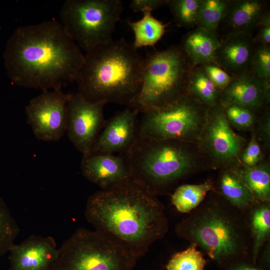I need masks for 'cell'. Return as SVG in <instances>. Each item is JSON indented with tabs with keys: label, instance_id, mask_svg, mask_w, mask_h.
Returning <instances> with one entry per match:
<instances>
[{
	"label": "cell",
	"instance_id": "1",
	"mask_svg": "<svg viewBox=\"0 0 270 270\" xmlns=\"http://www.w3.org/2000/svg\"><path fill=\"white\" fill-rule=\"evenodd\" d=\"M4 59L14 84L45 90L76 82L84 54L60 22L49 20L17 28Z\"/></svg>",
	"mask_w": 270,
	"mask_h": 270
},
{
	"label": "cell",
	"instance_id": "2",
	"mask_svg": "<svg viewBox=\"0 0 270 270\" xmlns=\"http://www.w3.org/2000/svg\"><path fill=\"white\" fill-rule=\"evenodd\" d=\"M86 220L95 230L122 246L139 259L168 230L164 204L132 179L101 189L88 200Z\"/></svg>",
	"mask_w": 270,
	"mask_h": 270
},
{
	"label": "cell",
	"instance_id": "3",
	"mask_svg": "<svg viewBox=\"0 0 270 270\" xmlns=\"http://www.w3.org/2000/svg\"><path fill=\"white\" fill-rule=\"evenodd\" d=\"M176 236L200 248L224 270L252 262V240L246 212L233 206L214 190L175 226Z\"/></svg>",
	"mask_w": 270,
	"mask_h": 270
},
{
	"label": "cell",
	"instance_id": "4",
	"mask_svg": "<svg viewBox=\"0 0 270 270\" xmlns=\"http://www.w3.org/2000/svg\"><path fill=\"white\" fill-rule=\"evenodd\" d=\"M144 58L124 38L84 54L76 82L78 92L92 102L129 106L142 85Z\"/></svg>",
	"mask_w": 270,
	"mask_h": 270
},
{
	"label": "cell",
	"instance_id": "5",
	"mask_svg": "<svg viewBox=\"0 0 270 270\" xmlns=\"http://www.w3.org/2000/svg\"><path fill=\"white\" fill-rule=\"evenodd\" d=\"M124 153L131 179L156 196L168 194L185 179L214 169L196 143L137 136Z\"/></svg>",
	"mask_w": 270,
	"mask_h": 270
},
{
	"label": "cell",
	"instance_id": "6",
	"mask_svg": "<svg viewBox=\"0 0 270 270\" xmlns=\"http://www.w3.org/2000/svg\"><path fill=\"white\" fill-rule=\"evenodd\" d=\"M194 66L180 45L148 54L144 58L140 90L128 106L142 112L185 95Z\"/></svg>",
	"mask_w": 270,
	"mask_h": 270
},
{
	"label": "cell",
	"instance_id": "7",
	"mask_svg": "<svg viewBox=\"0 0 270 270\" xmlns=\"http://www.w3.org/2000/svg\"><path fill=\"white\" fill-rule=\"evenodd\" d=\"M138 260L107 235L80 228L58 248L52 270H132Z\"/></svg>",
	"mask_w": 270,
	"mask_h": 270
},
{
	"label": "cell",
	"instance_id": "8",
	"mask_svg": "<svg viewBox=\"0 0 270 270\" xmlns=\"http://www.w3.org/2000/svg\"><path fill=\"white\" fill-rule=\"evenodd\" d=\"M123 10L120 0H67L60 10V24L86 52L113 40Z\"/></svg>",
	"mask_w": 270,
	"mask_h": 270
},
{
	"label": "cell",
	"instance_id": "9",
	"mask_svg": "<svg viewBox=\"0 0 270 270\" xmlns=\"http://www.w3.org/2000/svg\"><path fill=\"white\" fill-rule=\"evenodd\" d=\"M208 109L186 94L166 105L142 112L137 136L198 144L206 122Z\"/></svg>",
	"mask_w": 270,
	"mask_h": 270
},
{
	"label": "cell",
	"instance_id": "10",
	"mask_svg": "<svg viewBox=\"0 0 270 270\" xmlns=\"http://www.w3.org/2000/svg\"><path fill=\"white\" fill-rule=\"evenodd\" d=\"M198 144L214 169L236 168L240 164L245 139L236 134L218 104L208 108L206 120Z\"/></svg>",
	"mask_w": 270,
	"mask_h": 270
},
{
	"label": "cell",
	"instance_id": "11",
	"mask_svg": "<svg viewBox=\"0 0 270 270\" xmlns=\"http://www.w3.org/2000/svg\"><path fill=\"white\" fill-rule=\"evenodd\" d=\"M70 94L61 88L42 90L30 100L25 111L27 122L36 138L59 140L66 131L67 104Z\"/></svg>",
	"mask_w": 270,
	"mask_h": 270
},
{
	"label": "cell",
	"instance_id": "12",
	"mask_svg": "<svg viewBox=\"0 0 270 270\" xmlns=\"http://www.w3.org/2000/svg\"><path fill=\"white\" fill-rule=\"evenodd\" d=\"M104 102H92L80 92L70 94L67 104L68 136L83 155L90 153L104 125Z\"/></svg>",
	"mask_w": 270,
	"mask_h": 270
},
{
	"label": "cell",
	"instance_id": "13",
	"mask_svg": "<svg viewBox=\"0 0 270 270\" xmlns=\"http://www.w3.org/2000/svg\"><path fill=\"white\" fill-rule=\"evenodd\" d=\"M139 112L130 106L112 118L98 134L89 154L124 152L137 137Z\"/></svg>",
	"mask_w": 270,
	"mask_h": 270
},
{
	"label": "cell",
	"instance_id": "14",
	"mask_svg": "<svg viewBox=\"0 0 270 270\" xmlns=\"http://www.w3.org/2000/svg\"><path fill=\"white\" fill-rule=\"evenodd\" d=\"M9 252V270H52L58 248L52 237L32 235Z\"/></svg>",
	"mask_w": 270,
	"mask_h": 270
},
{
	"label": "cell",
	"instance_id": "15",
	"mask_svg": "<svg viewBox=\"0 0 270 270\" xmlns=\"http://www.w3.org/2000/svg\"><path fill=\"white\" fill-rule=\"evenodd\" d=\"M270 82L256 76L252 70L233 76L228 86L220 92V104L222 107L237 104L254 112L270 102Z\"/></svg>",
	"mask_w": 270,
	"mask_h": 270
},
{
	"label": "cell",
	"instance_id": "16",
	"mask_svg": "<svg viewBox=\"0 0 270 270\" xmlns=\"http://www.w3.org/2000/svg\"><path fill=\"white\" fill-rule=\"evenodd\" d=\"M80 169L88 180L101 189L131 179L128 166L123 156L108 154L83 155Z\"/></svg>",
	"mask_w": 270,
	"mask_h": 270
},
{
	"label": "cell",
	"instance_id": "17",
	"mask_svg": "<svg viewBox=\"0 0 270 270\" xmlns=\"http://www.w3.org/2000/svg\"><path fill=\"white\" fill-rule=\"evenodd\" d=\"M256 42L254 36L230 34L221 38L215 57L216 64L232 77L250 70Z\"/></svg>",
	"mask_w": 270,
	"mask_h": 270
},
{
	"label": "cell",
	"instance_id": "18",
	"mask_svg": "<svg viewBox=\"0 0 270 270\" xmlns=\"http://www.w3.org/2000/svg\"><path fill=\"white\" fill-rule=\"evenodd\" d=\"M264 0H229L226 16L220 23L222 37L234 34H252L269 10Z\"/></svg>",
	"mask_w": 270,
	"mask_h": 270
},
{
	"label": "cell",
	"instance_id": "19",
	"mask_svg": "<svg viewBox=\"0 0 270 270\" xmlns=\"http://www.w3.org/2000/svg\"><path fill=\"white\" fill-rule=\"evenodd\" d=\"M221 42L220 36L196 26L184 36L180 45L194 66L216 64V54Z\"/></svg>",
	"mask_w": 270,
	"mask_h": 270
},
{
	"label": "cell",
	"instance_id": "20",
	"mask_svg": "<svg viewBox=\"0 0 270 270\" xmlns=\"http://www.w3.org/2000/svg\"><path fill=\"white\" fill-rule=\"evenodd\" d=\"M236 168L220 169L214 190L230 204L246 212L256 200L242 180Z\"/></svg>",
	"mask_w": 270,
	"mask_h": 270
},
{
	"label": "cell",
	"instance_id": "21",
	"mask_svg": "<svg viewBox=\"0 0 270 270\" xmlns=\"http://www.w3.org/2000/svg\"><path fill=\"white\" fill-rule=\"evenodd\" d=\"M252 240V262L270 237V202L256 200L246 212Z\"/></svg>",
	"mask_w": 270,
	"mask_h": 270
},
{
	"label": "cell",
	"instance_id": "22",
	"mask_svg": "<svg viewBox=\"0 0 270 270\" xmlns=\"http://www.w3.org/2000/svg\"><path fill=\"white\" fill-rule=\"evenodd\" d=\"M186 94L208 108L220 104V92L210 80L201 66H194L192 68Z\"/></svg>",
	"mask_w": 270,
	"mask_h": 270
},
{
	"label": "cell",
	"instance_id": "23",
	"mask_svg": "<svg viewBox=\"0 0 270 270\" xmlns=\"http://www.w3.org/2000/svg\"><path fill=\"white\" fill-rule=\"evenodd\" d=\"M236 168L256 200L270 202L269 162H262L252 166H246L240 162Z\"/></svg>",
	"mask_w": 270,
	"mask_h": 270
},
{
	"label": "cell",
	"instance_id": "24",
	"mask_svg": "<svg viewBox=\"0 0 270 270\" xmlns=\"http://www.w3.org/2000/svg\"><path fill=\"white\" fill-rule=\"evenodd\" d=\"M214 188L211 180L199 184H182L172 194V204L178 212L188 214L200 204Z\"/></svg>",
	"mask_w": 270,
	"mask_h": 270
},
{
	"label": "cell",
	"instance_id": "25",
	"mask_svg": "<svg viewBox=\"0 0 270 270\" xmlns=\"http://www.w3.org/2000/svg\"><path fill=\"white\" fill-rule=\"evenodd\" d=\"M128 24L134 32L132 46L136 50L154 46L166 31V26L155 18L150 12H143L142 18L136 21L129 22Z\"/></svg>",
	"mask_w": 270,
	"mask_h": 270
},
{
	"label": "cell",
	"instance_id": "26",
	"mask_svg": "<svg viewBox=\"0 0 270 270\" xmlns=\"http://www.w3.org/2000/svg\"><path fill=\"white\" fill-rule=\"evenodd\" d=\"M228 2V0H202L196 26L220 36L218 28L226 16Z\"/></svg>",
	"mask_w": 270,
	"mask_h": 270
},
{
	"label": "cell",
	"instance_id": "27",
	"mask_svg": "<svg viewBox=\"0 0 270 270\" xmlns=\"http://www.w3.org/2000/svg\"><path fill=\"white\" fill-rule=\"evenodd\" d=\"M206 260L194 244L176 252L168 260L166 270H204Z\"/></svg>",
	"mask_w": 270,
	"mask_h": 270
},
{
	"label": "cell",
	"instance_id": "28",
	"mask_svg": "<svg viewBox=\"0 0 270 270\" xmlns=\"http://www.w3.org/2000/svg\"><path fill=\"white\" fill-rule=\"evenodd\" d=\"M201 1L170 0L168 4L178 26L187 28L196 26Z\"/></svg>",
	"mask_w": 270,
	"mask_h": 270
},
{
	"label": "cell",
	"instance_id": "29",
	"mask_svg": "<svg viewBox=\"0 0 270 270\" xmlns=\"http://www.w3.org/2000/svg\"><path fill=\"white\" fill-rule=\"evenodd\" d=\"M19 232L16 222L0 196V258L9 252Z\"/></svg>",
	"mask_w": 270,
	"mask_h": 270
},
{
	"label": "cell",
	"instance_id": "30",
	"mask_svg": "<svg viewBox=\"0 0 270 270\" xmlns=\"http://www.w3.org/2000/svg\"><path fill=\"white\" fill-rule=\"evenodd\" d=\"M223 108L226 120L232 128L242 131L253 129L256 120V112L237 104Z\"/></svg>",
	"mask_w": 270,
	"mask_h": 270
},
{
	"label": "cell",
	"instance_id": "31",
	"mask_svg": "<svg viewBox=\"0 0 270 270\" xmlns=\"http://www.w3.org/2000/svg\"><path fill=\"white\" fill-rule=\"evenodd\" d=\"M251 70L258 78L270 82V46L256 42Z\"/></svg>",
	"mask_w": 270,
	"mask_h": 270
},
{
	"label": "cell",
	"instance_id": "32",
	"mask_svg": "<svg viewBox=\"0 0 270 270\" xmlns=\"http://www.w3.org/2000/svg\"><path fill=\"white\" fill-rule=\"evenodd\" d=\"M263 160L262 148L255 132H253L250 139L242 150L240 158V162L246 166H252L261 163Z\"/></svg>",
	"mask_w": 270,
	"mask_h": 270
},
{
	"label": "cell",
	"instance_id": "33",
	"mask_svg": "<svg viewBox=\"0 0 270 270\" xmlns=\"http://www.w3.org/2000/svg\"><path fill=\"white\" fill-rule=\"evenodd\" d=\"M205 73L216 87L222 92L230 82L232 77L216 64L200 65Z\"/></svg>",
	"mask_w": 270,
	"mask_h": 270
},
{
	"label": "cell",
	"instance_id": "34",
	"mask_svg": "<svg viewBox=\"0 0 270 270\" xmlns=\"http://www.w3.org/2000/svg\"><path fill=\"white\" fill-rule=\"evenodd\" d=\"M260 143V142L267 148L270 146V117L268 108L260 120L257 132H255Z\"/></svg>",
	"mask_w": 270,
	"mask_h": 270
},
{
	"label": "cell",
	"instance_id": "35",
	"mask_svg": "<svg viewBox=\"0 0 270 270\" xmlns=\"http://www.w3.org/2000/svg\"><path fill=\"white\" fill-rule=\"evenodd\" d=\"M170 0H132L130 7L134 12H152L164 4H168Z\"/></svg>",
	"mask_w": 270,
	"mask_h": 270
},
{
	"label": "cell",
	"instance_id": "36",
	"mask_svg": "<svg viewBox=\"0 0 270 270\" xmlns=\"http://www.w3.org/2000/svg\"><path fill=\"white\" fill-rule=\"evenodd\" d=\"M257 34L254 36L255 42L263 45L270 44V14L268 10L262 18L256 30Z\"/></svg>",
	"mask_w": 270,
	"mask_h": 270
},
{
	"label": "cell",
	"instance_id": "37",
	"mask_svg": "<svg viewBox=\"0 0 270 270\" xmlns=\"http://www.w3.org/2000/svg\"><path fill=\"white\" fill-rule=\"evenodd\" d=\"M270 240H268L262 248L256 264L265 270H270Z\"/></svg>",
	"mask_w": 270,
	"mask_h": 270
},
{
	"label": "cell",
	"instance_id": "38",
	"mask_svg": "<svg viewBox=\"0 0 270 270\" xmlns=\"http://www.w3.org/2000/svg\"><path fill=\"white\" fill-rule=\"evenodd\" d=\"M224 270H265L250 261L242 260L234 263Z\"/></svg>",
	"mask_w": 270,
	"mask_h": 270
}]
</instances>
